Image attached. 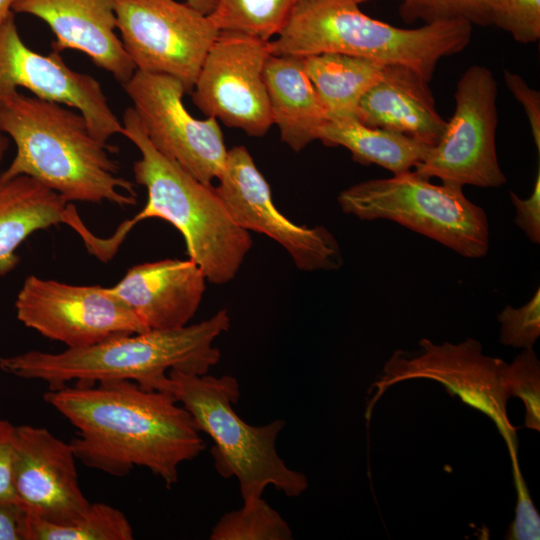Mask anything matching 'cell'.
<instances>
[{"label": "cell", "mask_w": 540, "mask_h": 540, "mask_svg": "<svg viewBox=\"0 0 540 540\" xmlns=\"http://www.w3.org/2000/svg\"><path fill=\"white\" fill-rule=\"evenodd\" d=\"M504 79L514 97L522 104L529 120L537 152H540V93L528 86L518 74L504 70Z\"/></svg>", "instance_id": "obj_34"}, {"label": "cell", "mask_w": 540, "mask_h": 540, "mask_svg": "<svg viewBox=\"0 0 540 540\" xmlns=\"http://www.w3.org/2000/svg\"><path fill=\"white\" fill-rule=\"evenodd\" d=\"M69 202L36 179L0 182V276L18 263L16 248L33 232L65 223Z\"/></svg>", "instance_id": "obj_21"}, {"label": "cell", "mask_w": 540, "mask_h": 540, "mask_svg": "<svg viewBox=\"0 0 540 540\" xmlns=\"http://www.w3.org/2000/svg\"><path fill=\"white\" fill-rule=\"evenodd\" d=\"M472 26L452 20L405 29L365 15L354 0H299L270 48L274 55L341 53L401 64L429 82L440 59L466 48Z\"/></svg>", "instance_id": "obj_5"}, {"label": "cell", "mask_w": 540, "mask_h": 540, "mask_svg": "<svg viewBox=\"0 0 540 540\" xmlns=\"http://www.w3.org/2000/svg\"><path fill=\"white\" fill-rule=\"evenodd\" d=\"M24 517L17 504L0 502V540H23Z\"/></svg>", "instance_id": "obj_35"}, {"label": "cell", "mask_w": 540, "mask_h": 540, "mask_svg": "<svg viewBox=\"0 0 540 540\" xmlns=\"http://www.w3.org/2000/svg\"><path fill=\"white\" fill-rule=\"evenodd\" d=\"M186 3L201 13L209 15L214 10L217 0H186Z\"/></svg>", "instance_id": "obj_36"}, {"label": "cell", "mask_w": 540, "mask_h": 540, "mask_svg": "<svg viewBox=\"0 0 540 540\" xmlns=\"http://www.w3.org/2000/svg\"><path fill=\"white\" fill-rule=\"evenodd\" d=\"M510 396L518 397L525 407L524 426L540 431V362L533 348L523 349L507 368Z\"/></svg>", "instance_id": "obj_28"}, {"label": "cell", "mask_w": 540, "mask_h": 540, "mask_svg": "<svg viewBox=\"0 0 540 540\" xmlns=\"http://www.w3.org/2000/svg\"><path fill=\"white\" fill-rule=\"evenodd\" d=\"M318 140L346 148L360 164H376L393 174L414 169L432 147L402 133L367 126L356 118H330L321 127Z\"/></svg>", "instance_id": "obj_23"}, {"label": "cell", "mask_w": 540, "mask_h": 540, "mask_svg": "<svg viewBox=\"0 0 540 540\" xmlns=\"http://www.w3.org/2000/svg\"><path fill=\"white\" fill-rule=\"evenodd\" d=\"M302 61L330 118H356L361 98L382 80L389 65L341 53L308 55Z\"/></svg>", "instance_id": "obj_22"}, {"label": "cell", "mask_w": 540, "mask_h": 540, "mask_svg": "<svg viewBox=\"0 0 540 540\" xmlns=\"http://www.w3.org/2000/svg\"><path fill=\"white\" fill-rule=\"evenodd\" d=\"M419 345L420 350L415 354L401 350L393 353L384 366V375L373 385L372 404L398 382L434 380L450 394L487 415L504 438L509 455L517 453L516 428L507 415V402L511 397L507 386L508 363L484 355L481 343L472 338L457 344H435L421 339Z\"/></svg>", "instance_id": "obj_9"}, {"label": "cell", "mask_w": 540, "mask_h": 540, "mask_svg": "<svg viewBox=\"0 0 540 540\" xmlns=\"http://www.w3.org/2000/svg\"><path fill=\"white\" fill-rule=\"evenodd\" d=\"M497 82L487 67L472 65L455 89V110L445 131L414 171L462 187L497 188L506 183L496 151Z\"/></svg>", "instance_id": "obj_8"}, {"label": "cell", "mask_w": 540, "mask_h": 540, "mask_svg": "<svg viewBox=\"0 0 540 540\" xmlns=\"http://www.w3.org/2000/svg\"><path fill=\"white\" fill-rule=\"evenodd\" d=\"M76 460L70 443L48 429L16 426L14 488L25 514L68 524L88 509L90 502L79 484Z\"/></svg>", "instance_id": "obj_16"}, {"label": "cell", "mask_w": 540, "mask_h": 540, "mask_svg": "<svg viewBox=\"0 0 540 540\" xmlns=\"http://www.w3.org/2000/svg\"><path fill=\"white\" fill-rule=\"evenodd\" d=\"M501 325L500 342L514 348H533L540 336V288L523 306L506 305L497 315Z\"/></svg>", "instance_id": "obj_30"}, {"label": "cell", "mask_w": 540, "mask_h": 540, "mask_svg": "<svg viewBox=\"0 0 540 540\" xmlns=\"http://www.w3.org/2000/svg\"><path fill=\"white\" fill-rule=\"evenodd\" d=\"M116 29L136 70L178 79L191 92L219 30L176 0H116Z\"/></svg>", "instance_id": "obj_10"}, {"label": "cell", "mask_w": 540, "mask_h": 540, "mask_svg": "<svg viewBox=\"0 0 540 540\" xmlns=\"http://www.w3.org/2000/svg\"><path fill=\"white\" fill-rule=\"evenodd\" d=\"M270 40L219 31L192 89L194 104L207 117L264 136L273 125L263 71Z\"/></svg>", "instance_id": "obj_12"}, {"label": "cell", "mask_w": 540, "mask_h": 540, "mask_svg": "<svg viewBox=\"0 0 540 540\" xmlns=\"http://www.w3.org/2000/svg\"><path fill=\"white\" fill-rule=\"evenodd\" d=\"M0 129L16 145L0 182L25 175L68 202L136 203L133 184L107 153L116 148L99 142L78 111L13 90L0 95Z\"/></svg>", "instance_id": "obj_2"}, {"label": "cell", "mask_w": 540, "mask_h": 540, "mask_svg": "<svg viewBox=\"0 0 540 540\" xmlns=\"http://www.w3.org/2000/svg\"><path fill=\"white\" fill-rule=\"evenodd\" d=\"M263 76L273 125L282 142L299 152L318 140L330 117L304 70L302 57L271 54Z\"/></svg>", "instance_id": "obj_20"}, {"label": "cell", "mask_w": 540, "mask_h": 540, "mask_svg": "<svg viewBox=\"0 0 540 540\" xmlns=\"http://www.w3.org/2000/svg\"><path fill=\"white\" fill-rule=\"evenodd\" d=\"M356 119L429 146L438 143L447 123L437 112L428 81L401 64H389L382 80L363 95Z\"/></svg>", "instance_id": "obj_19"}, {"label": "cell", "mask_w": 540, "mask_h": 540, "mask_svg": "<svg viewBox=\"0 0 540 540\" xmlns=\"http://www.w3.org/2000/svg\"><path fill=\"white\" fill-rule=\"evenodd\" d=\"M399 14L407 23L462 20L471 25H492L488 0H405Z\"/></svg>", "instance_id": "obj_27"}, {"label": "cell", "mask_w": 540, "mask_h": 540, "mask_svg": "<svg viewBox=\"0 0 540 540\" xmlns=\"http://www.w3.org/2000/svg\"><path fill=\"white\" fill-rule=\"evenodd\" d=\"M512 475L517 491L515 519L511 522L505 538L511 540H538L540 518L523 479L518 457L511 458Z\"/></svg>", "instance_id": "obj_31"}, {"label": "cell", "mask_w": 540, "mask_h": 540, "mask_svg": "<svg viewBox=\"0 0 540 540\" xmlns=\"http://www.w3.org/2000/svg\"><path fill=\"white\" fill-rule=\"evenodd\" d=\"M215 191L233 221L244 230L268 236L306 272L338 270L343 265L340 245L325 227L308 228L287 219L273 203L271 189L244 146L228 150Z\"/></svg>", "instance_id": "obj_14"}, {"label": "cell", "mask_w": 540, "mask_h": 540, "mask_svg": "<svg viewBox=\"0 0 540 540\" xmlns=\"http://www.w3.org/2000/svg\"><path fill=\"white\" fill-rule=\"evenodd\" d=\"M22 87L35 97L76 109L102 144L122 134V122L111 109L101 84L72 70L60 52L40 54L22 40L14 12L0 24V95Z\"/></svg>", "instance_id": "obj_15"}, {"label": "cell", "mask_w": 540, "mask_h": 540, "mask_svg": "<svg viewBox=\"0 0 540 540\" xmlns=\"http://www.w3.org/2000/svg\"><path fill=\"white\" fill-rule=\"evenodd\" d=\"M26 327L68 348L91 346L149 329L109 287L28 276L15 302Z\"/></svg>", "instance_id": "obj_11"}, {"label": "cell", "mask_w": 540, "mask_h": 540, "mask_svg": "<svg viewBox=\"0 0 540 540\" xmlns=\"http://www.w3.org/2000/svg\"><path fill=\"white\" fill-rule=\"evenodd\" d=\"M16 426L0 418V502L17 504L14 488Z\"/></svg>", "instance_id": "obj_32"}, {"label": "cell", "mask_w": 540, "mask_h": 540, "mask_svg": "<svg viewBox=\"0 0 540 540\" xmlns=\"http://www.w3.org/2000/svg\"><path fill=\"white\" fill-rule=\"evenodd\" d=\"M202 269L188 260L135 265L109 287L149 329L182 328L195 315L206 290Z\"/></svg>", "instance_id": "obj_18"}, {"label": "cell", "mask_w": 540, "mask_h": 540, "mask_svg": "<svg viewBox=\"0 0 540 540\" xmlns=\"http://www.w3.org/2000/svg\"><path fill=\"white\" fill-rule=\"evenodd\" d=\"M134 532L126 515L106 503H90L68 524L51 523L25 514L23 540H132Z\"/></svg>", "instance_id": "obj_24"}, {"label": "cell", "mask_w": 540, "mask_h": 540, "mask_svg": "<svg viewBox=\"0 0 540 540\" xmlns=\"http://www.w3.org/2000/svg\"><path fill=\"white\" fill-rule=\"evenodd\" d=\"M229 328V314L222 309L207 320L182 328L151 329L59 353L31 350L0 359V369L20 378L41 380L49 390L72 382L92 386L123 380L154 390L172 369L207 374L221 356L213 342Z\"/></svg>", "instance_id": "obj_3"}, {"label": "cell", "mask_w": 540, "mask_h": 540, "mask_svg": "<svg viewBox=\"0 0 540 540\" xmlns=\"http://www.w3.org/2000/svg\"><path fill=\"white\" fill-rule=\"evenodd\" d=\"M299 0H217L208 15L219 31L270 40L278 35Z\"/></svg>", "instance_id": "obj_25"}, {"label": "cell", "mask_w": 540, "mask_h": 540, "mask_svg": "<svg viewBox=\"0 0 540 540\" xmlns=\"http://www.w3.org/2000/svg\"><path fill=\"white\" fill-rule=\"evenodd\" d=\"M115 1L15 0L12 11L47 23L56 37L52 50H78L123 85L136 67L115 32Z\"/></svg>", "instance_id": "obj_17"}, {"label": "cell", "mask_w": 540, "mask_h": 540, "mask_svg": "<svg viewBox=\"0 0 540 540\" xmlns=\"http://www.w3.org/2000/svg\"><path fill=\"white\" fill-rule=\"evenodd\" d=\"M515 206V224L535 243L540 242V171L538 169L533 191L528 198H520L516 193H509Z\"/></svg>", "instance_id": "obj_33"}, {"label": "cell", "mask_w": 540, "mask_h": 540, "mask_svg": "<svg viewBox=\"0 0 540 540\" xmlns=\"http://www.w3.org/2000/svg\"><path fill=\"white\" fill-rule=\"evenodd\" d=\"M8 141L7 138L3 135V132L0 129V162L3 158V155L7 149Z\"/></svg>", "instance_id": "obj_38"}, {"label": "cell", "mask_w": 540, "mask_h": 540, "mask_svg": "<svg viewBox=\"0 0 540 540\" xmlns=\"http://www.w3.org/2000/svg\"><path fill=\"white\" fill-rule=\"evenodd\" d=\"M15 0H0V24L11 14Z\"/></svg>", "instance_id": "obj_37"}, {"label": "cell", "mask_w": 540, "mask_h": 540, "mask_svg": "<svg viewBox=\"0 0 540 540\" xmlns=\"http://www.w3.org/2000/svg\"><path fill=\"white\" fill-rule=\"evenodd\" d=\"M154 390L171 394L191 414L199 431L213 440L214 467L222 477L238 480L243 504L261 498L268 485L288 497L300 496L308 488L306 476L290 469L276 451L285 421L252 426L235 412L233 405L240 398L236 378L172 369Z\"/></svg>", "instance_id": "obj_6"}, {"label": "cell", "mask_w": 540, "mask_h": 540, "mask_svg": "<svg viewBox=\"0 0 540 540\" xmlns=\"http://www.w3.org/2000/svg\"><path fill=\"white\" fill-rule=\"evenodd\" d=\"M121 122L122 135L141 155L134 162L133 172L136 182L147 190V202L109 240H102L105 251L114 255L135 224L160 218L182 234L189 258L202 269L208 282L222 285L233 280L252 247L249 232L233 221L212 185L200 182L156 150L133 107L125 110Z\"/></svg>", "instance_id": "obj_4"}, {"label": "cell", "mask_w": 540, "mask_h": 540, "mask_svg": "<svg viewBox=\"0 0 540 540\" xmlns=\"http://www.w3.org/2000/svg\"><path fill=\"white\" fill-rule=\"evenodd\" d=\"M122 86L156 150L211 185L228 153L218 121L193 117L183 104V84L172 76L136 70Z\"/></svg>", "instance_id": "obj_13"}, {"label": "cell", "mask_w": 540, "mask_h": 540, "mask_svg": "<svg viewBox=\"0 0 540 540\" xmlns=\"http://www.w3.org/2000/svg\"><path fill=\"white\" fill-rule=\"evenodd\" d=\"M492 25L520 43L540 39V0H488Z\"/></svg>", "instance_id": "obj_29"}, {"label": "cell", "mask_w": 540, "mask_h": 540, "mask_svg": "<svg viewBox=\"0 0 540 540\" xmlns=\"http://www.w3.org/2000/svg\"><path fill=\"white\" fill-rule=\"evenodd\" d=\"M43 399L76 428L77 460L111 476L144 467L170 488L180 464L205 449L193 417L171 394L134 381L66 385Z\"/></svg>", "instance_id": "obj_1"}, {"label": "cell", "mask_w": 540, "mask_h": 540, "mask_svg": "<svg viewBox=\"0 0 540 540\" xmlns=\"http://www.w3.org/2000/svg\"><path fill=\"white\" fill-rule=\"evenodd\" d=\"M211 540H290L288 523L265 500L256 499L225 513L212 528Z\"/></svg>", "instance_id": "obj_26"}, {"label": "cell", "mask_w": 540, "mask_h": 540, "mask_svg": "<svg viewBox=\"0 0 540 540\" xmlns=\"http://www.w3.org/2000/svg\"><path fill=\"white\" fill-rule=\"evenodd\" d=\"M354 1H355L356 3H358V4H361V3H363V2L370 1V0H354ZM403 1H405V0H403Z\"/></svg>", "instance_id": "obj_39"}, {"label": "cell", "mask_w": 540, "mask_h": 540, "mask_svg": "<svg viewBox=\"0 0 540 540\" xmlns=\"http://www.w3.org/2000/svg\"><path fill=\"white\" fill-rule=\"evenodd\" d=\"M337 201L345 214L396 222L466 258H481L489 250L485 211L467 199L462 187L433 184L414 170L356 183Z\"/></svg>", "instance_id": "obj_7"}]
</instances>
